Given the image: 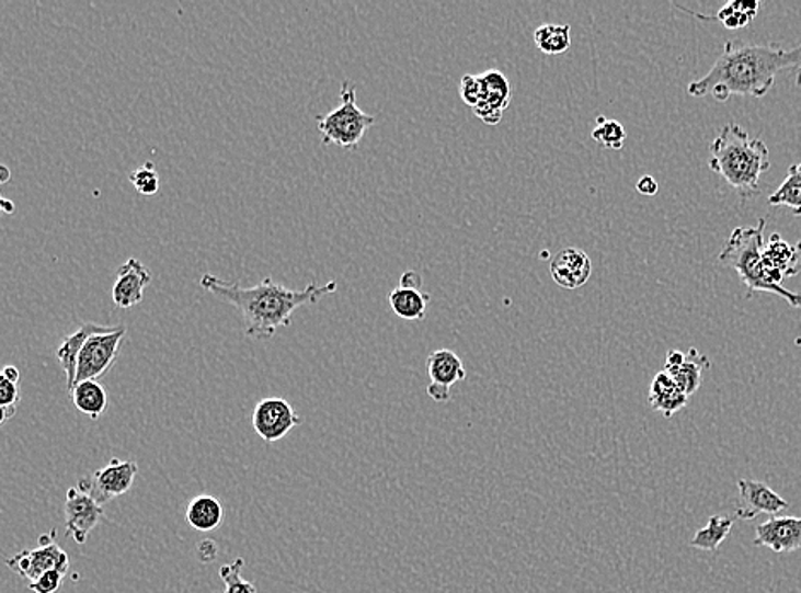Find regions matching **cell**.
Segmentation results:
<instances>
[{"instance_id":"8fae6325","label":"cell","mask_w":801,"mask_h":593,"mask_svg":"<svg viewBox=\"0 0 801 593\" xmlns=\"http://www.w3.org/2000/svg\"><path fill=\"white\" fill-rule=\"evenodd\" d=\"M426 368L431 380V384L427 385V396L434 402H448L451 387L467 378V372H465L460 357L449 350L431 353L427 356Z\"/></svg>"},{"instance_id":"4fadbf2b","label":"cell","mask_w":801,"mask_h":593,"mask_svg":"<svg viewBox=\"0 0 801 593\" xmlns=\"http://www.w3.org/2000/svg\"><path fill=\"white\" fill-rule=\"evenodd\" d=\"M739 506L736 516L742 520H754L763 515H778L788 509V501L782 500L769 486L759 481L739 479Z\"/></svg>"},{"instance_id":"6da1fadb","label":"cell","mask_w":801,"mask_h":593,"mask_svg":"<svg viewBox=\"0 0 801 593\" xmlns=\"http://www.w3.org/2000/svg\"><path fill=\"white\" fill-rule=\"evenodd\" d=\"M786 72H794V81L801 85V45L782 50L778 45L726 42L708 75L690 82L687 93L694 98L711 94L720 103L732 96L763 98Z\"/></svg>"},{"instance_id":"3957f363","label":"cell","mask_w":801,"mask_h":593,"mask_svg":"<svg viewBox=\"0 0 801 593\" xmlns=\"http://www.w3.org/2000/svg\"><path fill=\"white\" fill-rule=\"evenodd\" d=\"M709 151V168L723 176L740 197L757 195L760 176L770 168L769 149L763 139H751L740 125L726 124Z\"/></svg>"},{"instance_id":"cb8c5ba5","label":"cell","mask_w":801,"mask_h":593,"mask_svg":"<svg viewBox=\"0 0 801 593\" xmlns=\"http://www.w3.org/2000/svg\"><path fill=\"white\" fill-rule=\"evenodd\" d=\"M535 45L546 55H562L571 47L570 24H542L534 33Z\"/></svg>"},{"instance_id":"9a60e30c","label":"cell","mask_w":801,"mask_h":593,"mask_svg":"<svg viewBox=\"0 0 801 593\" xmlns=\"http://www.w3.org/2000/svg\"><path fill=\"white\" fill-rule=\"evenodd\" d=\"M755 546L769 547L775 552H793L801 549V518L798 516H770L755 528Z\"/></svg>"},{"instance_id":"1f68e13d","label":"cell","mask_w":801,"mask_h":593,"mask_svg":"<svg viewBox=\"0 0 801 593\" xmlns=\"http://www.w3.org/2000/svg\"><path fill=\"white\" fill-rule=\"evenodd\" d=\"M460 96L465 105L476 109L482 98V78L480 75H467L460 81Z\"/></svg>"},{"instance_id":"2e32d148","label":"cell","mask_w":801,"mask_h":593,"mask_svg":"<svg viewBox=\"0 0 801 593\" xmlns=\"http://www.w3.org/2000/svg\"><path fill=\"white\" fill-rule=\"evenodd\" d=\"M592 260L586 252L570 247L553 256L550 262V276H552L553 283L564 289H577L588 283L592 277Z\"/></svg>"},{"instance_id":"f1b7e54d","label":"cell","mask_w":801,"mask_h":593,"mask_svg":"<svg viewBox=\"0 0 801 593\" xmlns=\"http://www.w3.org/2000/svg\"><path fill=\"white\" fill-rule=\"evenodd\" d=\"M128 182L133 183L137 194L148 195V197L158 194L159 186H161L158 170H156L155 163H151V161H146L142 167L134 170L128 175Z\"/></svg>"},{"instance_id":"ac0fdd59","label":"cell","mask_w":801,"mask_h":593,"mask_svg":"<svg viewBox=\"0 0 801 593\" xmlns=\"http://www.w3.org/2000/svg\"><path fill=\"white\" fill-rule=\"evenodd\" d=\"M648 402H650L653 411L660 412L665 418H672L680 409L686 408L689 403V397L682 392L674 378L665 369H662V372L656 373L653 381H651Z\"/></svg>"},{"instance_id":"52a82bcc","label":"cell","mask_w":801,"mask_h":593,"mask_svg":"<svg viewBox=\"0 0 801 593\" xmlns=\"http://www.w3.org/2000/svg\"><path fill=\"white\" fill-rule=\"evenodd\" d=\"M69 555L57 544V528H52L39 537L36 549H24L9 558L8 567L32 583L52 570L69 571Z\"/></svg>"},{"instance_id":"277c9868","label":"cell","mask_w":801,"mask_h":593,"mask_svg":"<svg viewBox=\"0 0 801 593\" xmlns=\"http://www.w3.org/2000/svg\"><path fill=\"white\" fill-rule=\"evenodd\" d=\"M766 219H759L752 228H736L721 250L720 264L733 269L747 287V298L754 293H770L781 296L793 308H801V295L782 287V277L770 271L763 260Z\"/></svg>"},{"instance_id":"ffe728a7","label":"cell","mask_w":801,"mask_h":593,"mask_svg":"<svg viewBox=\"0 0 801 593\" xmlns=\"http://www.w3.org/2000/svg\"><path fill=\"white\" fill-rule=\"evenodd\" d=\"M709 368H711V361L708 360V356L699 353L696 347H690L682 365L675 366V368H665V372L674 378L682 392L690 397L701 387L702 373Z\"/></svg>"},{"instance_id":"7a4b0ae2","label":"cell","mask_w":801,"mask_h":593,"mask_svg":"<svg viewBox=\"0 0 801 593\" xmlns=\"http://www.w3.org/2000/svg\"><path fill=\"white\" fill-rule=\"evenodd\" d=\"M201 286L216 298L237 308L243 317L244 334L253 339H272L277 330L289 327L293 315L305 305H314L325 296L337 292V283L318 286L317 281L302 289H287L271 277L253 287L241 286L238 281H222L213 274L201 277Z\"/></svg>"},{"instance_id":"d6a6232c","label":"cell","mask_w":801,"mask_h":593,"mask_svg":"<svg viewBox=\"0 0 801 593\" xmlns=\"http://www.w3.org/2000/svg\"><path fill=\"white\" fill-rule=\"evenodd\" d=\"M67 570H52L48 573L42 574L38 580L30 583V590L35 593H57L62 586L64 580H66Z\"/></svg>"},{"instance_id":"4dcf8cb0","label":"cell","mask_w":801,"mask_h":593,"mask_svg":"<svg viewBox=\"0 0 801 593\" xmlns=\"http://www.w3.org/2000/svg\"><path fill=\"white\" fill-rule=\"evenodd\" d=\"M21 402L20 384L5 380L0 376V423H8L9 419L14 418L18 412V406Z\"/></svg>"},{"instance_id":"7c38bea8","label":"cell","mask_w":801,"mask_h":593,"mask_svg":"<svg viewBox=\"0 0 801 593\" xmlns=\"http://www.w3.org/2000/svg\"><path fill=\"white\" fill-rule=\"evenodd\" d=\"M151 281V271L139 259H128L116 271V280L112 287V299L115 307L128 310L142 303L144 292Z\"/></svg>"},{"instance_id":"d590c367","label":"cell","mask_w":801,"mask_h":593,"mask_svg":"<svg viewBox=\"0 0 801 593\" xmlns=\"http://www.w3.org/2000/svg\"><path fill=\"white\" fill-rule=\"evenodd\" d=\"M400 286L412 287V289H421L422 277L419 276L417 272H412V271L403 272V276L400 277Z\"/></svg>"},{"instance_id":"8d00e7d4","label":"cell","mask_w":801,"mask_h":593,"mask_svg":"<svg viewBox=\"0 0 801 593\" xmlns=\"http://www.w3.org/2000/svg\"><path fill=\"white\" fill-rule=\"evenodd\" d=\"M2 378H5V380L9 381H14V384H20V369H18L16 366H5V368L2 369Z\"/></svg>"},{"instance_id":"d4e9b609","label":"cell","mask_w":801,"mask_h":593,"mask_svg":"<svg viewBox=\"0 0 801 593\" xmlns=\"http://www.w3.org/2000/svg\"><path fill=\"white\" fill-rule=\"evenodd\" d=\"M769 206L788 207L801 216V163L793 164L778 191L769 197Z\"/></svg>"},{"instance_id":"484cf974","label":"cell","mask_w":801,"mask_h":593,"mask_svg":"<svg viewBox=\"0 0 801 593\" xmlns=\"http://www.w3.org/2000/svg\"><path fill=\"white\" fill-rule=\"evenodd\" d=\"M733 528V520L728 516L714 515L709 518L708 525L701 531H697L690 546L701 551H717L718 547L723 544Z\"/></svg>"},{"instance_id":"83f0119b","label":"cell","mask_w":801,"mask_h":593,"mask_svg":"<svg viewBox=\"0 0 801 593\" xmlns=\"http://www.w3.org/2000/svg\"><path fill=\"white\" fill-rule=\"evenodd\" d=\"M592 139L611 151H620L626 142V130L620 122L598 117L596 127L592 130Z\"/></svg>"},{"instance_id":"836d02e7","label":"cell","mask_w":801,"mask_h":593,"mask_svg":"<svg viewBox=\"0 0 801 593\" xmlns=\"http://www.w3.org/2000/svg\"><path fill=\"white\" fill-rule=\"evenodd\" d=\"M636 189H638L639 194L646 195V197H653V195L659 194L660 185L653 176L644 175L639 179Z\"/></svg>"},{"instance_id":"4316f807","label":"cell","mask_w":801,"mask_h":593,"mask_svg":"<svg viewBox=\"0 0 801 593\" xmlns=\"http://www.w3.org/2000/svg\"><path fill=\"white\" fill-rule=\"evenodd\" d=\"M759 9L760 4L757 0L755 2L735 0V2L724 5L717 16L711 18V20H705V18H699V20L721 21L728 30H740V27H745L755 20V16L759 14Z\"/></svg>"},{"instance_id":"5b68a950","label":"cell","mask_w":801,"mask_h":593,"mask_svg":"<svg viewBox=\"0 0 801 593\" xmlns=\"http://www.w3.org/2000/svg\"><path fill=\"white\" fill-rule=\"evenodd\" d=\"M373 125L375 117L357 106L356 88L351 81L342 82L341 105L327 115L317 117L318 133L322 134V142L342 149H356L364 134L368 133Z\"/></svg>"},{"instance_id":"f35d334b","label":"cell","mask_w":801,"mask_h":593,"mask_svg":"<svg viewBox=\"0 0 801 593\" xmlns=\"http://www.w3.org/2000/svg\"><path fill=\"white\" fill-rule=\"evenodd\" d=\"M11 179V171H9L8 164H0V183L5 185Z\"/></svg>"},{"instance_id":"e0dca14e","label":"cell","mask_w":801,"mask_h":593,"mask_svg":"<svg viewBox=\"0 0 801 593\" xmlns=\"http://www.w3.org/2000/svg\"><path fill=\"white\" fill-rule=\"evenodd\" d=\"M108 326H98L94 322L82 323L79 329H76L72 334L64 338L62 344L58 345L57 356L58 363L62 365L64 373H66L67 388L70 392L76 387V376H78V360L81 354L82 347L91 335L100 334L108 330Z\"/></svg>"},{"instance_id":"d6986e66","label":"cell","mask_w":801,"mask_h":593,"mask_svg":"<svg viewBox=\"0 0 801 593\" xmlns=\"http://www.w3.org/2000/svg\"><path fill=\"white\" fill-rule=\"evenodd\" d=\"M763 260L770 271L786 280V277L797 276L800 252L794 249L793 244L782 240L781 235L773 233L769 241L764 244Z\"/></svg>"},{"instance_id":"8992f818","label":"cell","mask_w":801,"mask_h":593,"mask_svg":"<svg viewBox=\"0 0 801 593\" xmlns=\"http://www.w3.org/2000/svg\"><path fill=\"white\" fill-rule=\"evenodd\" d=\"M125 335V326L110 327L105 332L91 335L79 354L76 385L85 380H100L101 376H105L118 360Z\"/></svg>"},{"instance_id":"f546056e","label":"cell","mask_w":801,"mask_h":593,"mask_svg":"<svg viewBox=\"0 0 801 593\" xmlns=\"http://www.w3.org/2000/svg\"><path fill=\"white\" fill-rule=\"evenodd\" d=\"M244 561L238 558L237 561H232L231 565H225L219 570L221 580L225 582V593H256L255 585L250 582H244L241 578V571H243Z\"/></svg>"},{"instance_id":"5bb4252c","label":"cell","mask_w":801,"mask_h":593,"mask_svg":"<svg viewBox=\"0 0 801 593\" xmlns=\"http://www.w3.org/2000/svg\"><path fill=\"white\" fill-rule=\"evenodd\" d=\"M482 78V98L473 109L477 117L488 125H497L503 118L504 110L512 103V84L500 70L491 69Z\"/></svg>"},{"instance_id":"74e56055","label":"cell","mask_w":801,"mask_h":593,"mask_svg":"<svg viewBox=\"0 0 801 593\" xmlns=\"http://www.w3.org/2000/svg\"><path fill=\"white\" fill-rule=\"evenodd\" d=\"M0 209L4 210L5 214H12L16 210V206H14V202L8 201V198H2V201H0Z\"/></svg>"},{"instance_id":"e575fe53","label":"cell","mask_w":801,"mask_h":593,"mask_svg":"<svg viewBox=\"0 0 801 593\" xmlns=\"http://www.w3.org/2000/svg\"><path fill=\"white\" fill-rule=\"evenodd\" d=\"M217 552H219V549H217V544L214 540L206 539L198 544V558H201V561L213 562L217 558Z\"/></svg>"},{"instance_id":"603a6c76","label":"cell","mask_w":801,"mask_h":593,"mask_svg":"<svg viewBox=\"0 0 801 593\" xmlns=\"http://www.w3.org/2000/svg\"><path fill=\"white\" fill-rule=\"evenodd\" d=\"M72 400L78 411L91 419L101 418L108 409V396L98 380H85L76 385Z\"/></svg>"},{"instance_id":"9c48e42d","label":"cell","mask_w":801,"mask_h":593,"mask_svg":"<svg viewBox=\"0 0 801 593\" xmlns=\"http://www.w3.org/2000/svg\"><path fill=\"white\" fill-rule=\"evenodd\" d=\"M301 423L295 408L281 397L260 400L253 409L252 424L256 435L267 443L279 442Z\"/></svg>"},{"instance_id":"7402d4cb","label":"cell","mask_w":801,"mask_h":593,"mask_svg":"<svg viewBox=\"0 0 801 593\" xmlns=\"http://www.w3.org/2000/svg\"><path fill=\"white\" fill-rule=\"evenodd\" d=\"M388 301L397 317L403 318V320H424L431 296L422 293L421 289L399 286L390 293Z\"/></svg>"},{"instance_id":"44dd1931","label":"cell","mask_w":801,"mask_h":593,"mask_svg":"<svg viewBox=\"0 0 801 593\" xmlns=\"http://www.w3.org/2000/svg\"><path fill=\"white\" fill-rule=\"evenodd\" d=\"M186 522L198 532H213L225 522L221 501L210 494H201L186 506Z\"/></svg>"},{"instance_id":"30bf717a","label":"cell","mask_w":801,"mask_h":593,"mask_svg":"<svg viewBox=\"0 0 801 593\" xmlns=\"http://www.w3.org/2000/svg\"><path fill=\"white\" fill-rule=\"evenodd\" d=\"M103 515L105 510L90 494L82 493L78 486L69 488L66 497V531L76 544L84 546L88 543Z\"/></svg>"},{"instance_id":"ab89813d","label":"cell","mask_w":801,"mask_h":593,"mask_svg":"<svg viewBox=\"0 0 801 593\" xmlns=\"http://www.w3.org/2000/svg\"><path fill=\"white\" fill-rule=\"evenodd\" d=\"M797 250H798V252H800V256H801V240L798 241Z\"/></svg>"},{"instance_id":"ba28073f","label":"cell","mask_w":801,"mask_h":593,"mask_svg":"<svg viewBox=\"0 0 801 593\" xmlns=\"http://www.w3.org/2000/svg\"><path fill=\"white\" fill-rule=\"evenodd\" d=\"M137 472H139V466L136 461L113 458L108 466L96 470L91 476L82 477L78 488L82 493L90 494L101 506H105L108 501L115 500L133 489Z\"/></svg>"}]
</instances>
